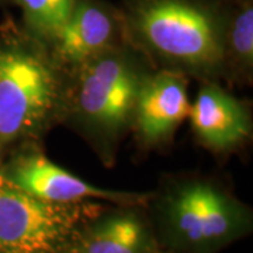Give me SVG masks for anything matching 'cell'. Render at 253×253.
<instances>
[{
	"instance_id": "obj_5",
	"label": "cell",
	"mask_w": 253,
	"mask_h": 253,
	"mask_svg": "<svg viewBox=\"0 0 253 253\" xmlns=\"http://www.w3.org/2000/svg\"><path fill=\"white\" fill-rule=\"evenodd\" d=\"M76 106L83 121L103 135L116 136L132 123L145 75L124 52L113 48L81 66Z\"/></svg>"
},
{
	"instance_id": "obj_8",
	"label": "cell",
	"mask_w": 253,
	"mask_h": 253,
	"mask_svg": "<svg viewBox=\"0 0 253 253\" xmlns=\"http://www.w3.org/2000/svg\"><path fill=\"white\" fill-rule=\"evenodd\" d=\"M189 117L201 144L212 151L225 152L242 145L252 129L244 103L215 83L200 89L190 106Z\"/></svg>"
},
{
	"instance_id": "obj_3",
	"label": "cell",
	"mask_w": 253,
	"mask_h": 253,
	"mask_svg": "<svg viewBox=\"0 0 253 253\" xmlns=\"http://www.w3.org/2000/svg\"><path fill=\"white\" fill-rule=\"evenodd\" d=\"M99 212L93 201L40 199L0 173V253H61Z\"/></svg>"
},
{
	"instance_id": "obj_6",
	"label": "cell",
	"mask_w": 253,
	"mask_h": 253,
	"mask_svg": "<svg viewBox=\"0 0 253 253\" xmlns=\"http://www.w3.org/2000/svg\"><path fill=\"white\" fill-rule=\"evenodd\" d=\"M18 187L37 197L55 203H81L101 200L118 206H142L149 200L148 194L97 187L56 166L45 156L31 154L18 158L3 172Z\"/></svg>"
},
{
	"instance_id": "obj_2",
	"label": "cell",
	"mask_w": 253,
	"mask_h": 253,
	"mask_svg": "<svg viewBox=\"0 0 253 253\" xmlns=\"http://www.w3.org/2000/svg\"><path fill=\"white\" fill-rule=\"evenodd\" d=\"M165 245L176 253H215L252 226L249 208L214 181L170 186L156 207Z\"/></svg>"
},
{
	"instance_id": "obj_9",
	"label": "cell",
	"mask_w": 253,
	"mask_h": 253,
	"mask_svg": "<svg viewBox=\"0 0 253 253\" xmlns=\"http://www.w3.org/2000/svg\"><path fill=\"white\" fill-rule=\"evenodd\" d=\"M116 37L117 24L107 10L91 0H76L54 42L63 62L82 66L111 49Z\"/></svg>"
},
{
	"instance_id": "obj_7",
	"label": "cell",
	"mask_w": 253,
	"mask_h": 253,
	"mask_svg": "<svg viewBox=\"0 0 253 253\" xmlns=\"http://www.w3.org/2000/svg\"><path fill=\"white\" fill-rule=\"evenodd\" d=\"M187 79L179 71H162L144 76L141 82L132 123L139 138L148 145L169 141L176 128L189 117Z\"/></svg>"
},
{
	"instance_id": "obj_11",
	"label": "cell",
	"mask_w": 253,
	"mask_h": 253,
	"mask_svg": "<svg viewBox=\"0 0 253 253\" xmlns=\"http://www.w3.org/2000/svg\"><path fill=\"white\" fill-rule=\"evenodd\" d=\"M76 0H17L34 34L54 42Z\"/></svg>"
},
{
	"instance_id": "obj_4",
	"label": "cell",
	"mask_w": 253,
	"mask_h": 253,
	"mask_svg": "<svg viewBox=\"0 0 253 253\" xmlns=\"http://www.w3.org/2000/svg\"><path fill=\"white\" fill-rule=\"evenodd\" d=\"M61 99L52 65L33 46L0 49V139L34 135L54 116Z\"/></svg>"
},
{
	"instance_id": "obj_10",
	"label": "cell",
	"mask_w": 253,
	"mask_h": 253,
	"mask_svg": "<svg viewBox=\"0 0 253 253\" xmlns=\"http://www.w3.org/2000/svg\"><path fill=\"white\" fill-rule=\"evenodd\" d=\"M75 253H156L149 228L135 212H116L81 231Z\"/></svg>"
},
{
	"instance_id": "obj_12",
	"label": "cell",
	"mask_w": 253,
	"mask_h": 253,
	"mask_svg": "<svg viewBox=\"0 0 253 253\" xmlns=\"http://www.w3.org/2000/svg\"><path fill=\"white\" fill-rule=\"evenodd\" d=\"M226 55L251 69L253 63V10L252 4L246 3L236 14L231 28L226 31Z\"/></svg>"
},
{
	"instance_id": "obj_1",
	"label": "cell",
	"mask_w": 253,
	"mask_h": 253,
	"mask_svg": "<svg viewBox=\"0 0 253 253\" xmlns=\"http://www.w3.org/2000/svg\"><path fill=\"white\" fill-rule=\"evenodd\" d=\"M131 28L141 44L179 72L211 76L226 58V31L215 16L191 0H139Z\"/></svg>"
}]
</instances>
